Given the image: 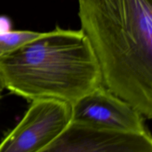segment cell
<instances>
[{"label":"cell","instance_id":"obj_1","mask_svg":"<svg viewBox=\"0 0 152 152\" xmlns=\"http://www.w3.org/2000/svg\"><path fill=\"white\" fill-rule=\"evenodd\" d=\"M102 85L152 118V0H78Z\"/></svg>","mask_w":152,"mask_h":152},{"label":"cell","instance_id":"obj_2","mask_svg":"<svg viewBox=\"0 0 152 152\" xmlns=\"http://www.w3.org/2000/svg\"><path fill=\"white\" fill-rule=\"evenodd\" d=\"M0 74L4 88L31 102L51 99L72 105L102 85L83 31L59 26L0 57Z\"/></svg>","mask_w":152,"mask_h":152},{"label":"cell","instance_id":"obj_3","mask_svg":"<svg viewBox=\"0 0 152 152\" xmlns=\"http://www.w3.org/2000/svg\"><path fill=\"white\" fill-rule=\"evenodd\" d=\"M19 123L0 142V152H39L71 122V105L51 99L31 101Z\"/></svg>","mask_w":152,"mask_h":152},{"label":"cell","instance_id":"obj_4","mask_svg":"<svg viewBox=\"0 0 152 152\" xmlns=\"http://www.w3.org/2000/svg\"><path fill=\"white\" fill-rule=\"evenodd\" d=\"M71 105V122L128 133H148L143 116L101 85Z\"/></svg>","mask_w":152,"mask_h":152},{"label":"cell","instance_id":"obj_5","mask_svg":"<svg viewBox=\"0 0 152 152\" xmlns=\"http://www.w3.org/2000/svg\"><path fill=\"white\" fill-rule=\"evenodd\" d=\"M39 152H152L150 132L128 133L71 122Z\"/></svg>","mask_w":152,"mask_h":152},{"label":"cell","instance_id":"obj_6","mask_svg":"<svg viewBox=\"0 0 152 152\" xmlns=\"http://www.w3.org/2000/svg\"><path fill=\"white\" fill-rule=\"evenodd\" d=\"M42 32L32 31H9L0 33V57L11 53L23 45L35 39Z\"/></svg>","mask_w":152,"mask_h":152},{"label":"cell","instance_id":"obj_7","mask_svg":"<svg viewBox=\"0 0 152 152\" xmlns=\"http://www.w3.org/2000/svg\"><path fill=\"white\" fill-rule=\"evenodd\" d=\"M12 21L8 16H0V33L12 30Z\"/></svg>","mask_w":152,"mask_h":152},{"label":"cell","instance_id":"obj_8","mask_svg":"<svg viewBox=\"0 0 152 152\" xmlns=\"http://www.w3.org/2000/svg\"><path fill=\"white\" fill-rule=\"evenodd\" d=\"M4 83H3V80H2V78H1V74H0V94L2 92V91L4 90Z\"/></svg>","mask_w":152,"mask_h":152},{"label":"cell","instance_id":"obj_9","mask_svg":"<svg viewBox=\"0 0 152 152\" xmlns=\"http://www.w3.org/2000/svg\"><path fill=\"white\" fill-rule=\"evenodd\" d=\"M0 96H1V94H0Z\"/></svg>","mask_w":152,"mask_h":152}]
</instances>
